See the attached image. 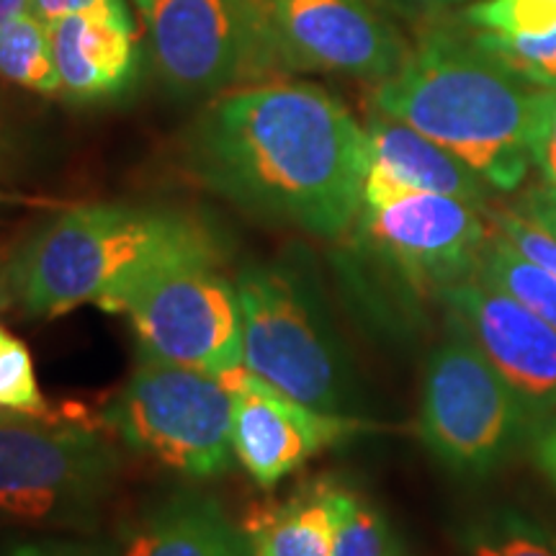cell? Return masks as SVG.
Returning a JSON list of instances; mask_svg holds the SVG:
<instances>
[{"instance_id":"obj_34","label":"cell","mask_w":556,"mask_h":556,"mask_svg":"<svg viewBox=\"0 0 556 556\" xmlns=\"http://www.w3.org/2000/svg\"><path fill=\"white\" fill-rule=\"evenodd\" d=\"M13 309L11 287H9V261H0V312Z\"/></svg>"},{"instance_id":"obj_29","label":"cell","mask_w":556,"mask_h":556,"mask_svg":"<svg viewBox=\"0 0 556 556\" xmlns=\"http://www.w3.org/2000/svg\"><path fill=\"white\" fill-rule=\"evenodd\" d=\"M520 212L528 214L533 222H539L541 227L548 229V232L556 238V189L548 184L533 186L520 201Z\"/></svg>"},{"instance_id":"obj_13","label":"cell","mask_w":556,"mask_h":556,"mask_svg":"<svg viewBox=\"0 0 556 556\" xmlns=\"http://www.w3.org/2000/svg\"><path fill=\"white\" fill-rule=\"evenodd\" d=\"M438 299L446 304L451 323L475 340L516 389L539 426L556 420V328L477 276Z\"/></svg>"},{"instance_id":"obj_10","label":"cell","mask_w":556,"mask_h":556,"mask_svg":"<svg viewBox=\"0 0 556 556\" xmlns=\"http://www.w3.org/2000/svg\"><path fill=\"white\" fill-rule=\"evenodd\" d=\"M356 240L364 253L415 294H435L477 276L492 238L484 208L443 193H407L361 206Z\"/></svg>"},{"instance_id":"obj_30","label":"cell","mask_w":556,"mask_h":556,"mask_svg":"<svg viewBox=\"0 0 556 556\" xmlns=\"http://www.w3.org/2000/svg\"><path fill=\"white\" fill-rule=\"evenodd\" d=\"M533 462L556 486V420H548L531 438Z\"/></svg>"},{"instance_id":"obj_19","label":"cell","mask_w":556,"mask_h":556,"mask_svg":"<svg viewBox=\"0 0 556 556\" xmlns=\"http://www.w3.org/2000/svg\"><path fill=\"white\" fill-rule=\"evenodd\" d=\"M477 278L518 299L523 307L536 312L541 319L556 328V276L528 261L495 227L479 261Z\"/></svg>"},{"instance_id":"obj_26","label":"cell","mask_w":556,"mask_h":556,"mask_svg":"<svg viewBox=\"0 0 556 556\" xmlns=\"http://www.w3.org/2000/svg\"><path fill=\"white\" fill-rule=\"evenodd\" d=\"M531 165L556 189V88H536L531 116Z\"/></svg>"},{"instance_id":"obj_27","label":"cell","mask_w":556,"mask_h":556,"mask_svg":"<svg viewBox=\"0 0 556 556\" xmlns=\"http://www.w3.org/2000/svg\"><path fill=\"white\" fill-rule=\"evenodd\" d=\"M29 11L45 24L70 16H131L124 0H29Z\"/></svg>"},{"instance_id":"obj_6","label":"cell","mask_w":556,"mask_h":556,"mask_svg":"<svg viewBox=\"0 0 556 556\" xmlns=\"http://www.w3.org/2000/svg\"><path fill=\"white\" fill-rule=\"evenodd\" d=\"M116 477L119 456L96 430L0 413V528L88 531Z\"/></svg>"},{"instance_id":"obj_31","label":"cell","mask_w":556,"mask_h":556,"mask_svg":"<svg viewBox=\"0 0 556 556\" xmlns=\"http://www.w3.org/2000/svg\"><path fill=\"white\" fill-rule=\"evenodd\" d=\"M379 3L392 5V9L402 13H413V16H428V13L446 11L464 3H477V0H379Z\"/></svg>"},{"instance_id":"obj_28","label":"cell","mask_w":556,"mask_h":556,"mask_svg":"<svg viewBox=\"0 0 556 556\" xmlns=\"http://www.w3.org/2000/svg\"><path fill=\"white\" fill-rule=\"evenodd\" d=\"M0 556H111V552L99 544H86V541L34 539L13 541L0 552Z\"/></svg>"},{"instance_id":"obj_9","label":"cell","mask_w":556,"mask_h":556,"mask_svg":"<svg viewBox=\"0 0 556 556\" xmlns=\"http://www.w3.org/2000/svg\"><path fill=\"white\" fill-rule=\"evenodd\" d=\"M165 86L214 96L281 70L261 0H137Z\"/></svg>"},{"instance_id":"obj_15","label":"cell","mask_w":556,"mask_h":556,"mask_svg":"<svg viewBox=\"0 0 556 556\" xmlns=\"http://www.w3.org/2000/svg\"><path fill=\"white\" fill-rule=\"evenodd\" d=\"M47 26L62 96L106 101L137 80L139 45L131 16H70Z\"/></svg>"},{"instance_id":"obj_32","label":"cell","mask_w":556,"mask_h":556,"mask_svg":"<svg viewBox=\"0 0 556 556\" xmlns=\"http://www.w3.org/2000/svg\"><path fill=\"white\" fill-rule=\"evenodd\" d=\"M13 155V127L9 119L5 103L0 101V173L9 168V160Z\"/></svg>"},{"instance_id":"obj_11","label":"cell","mask_w":556,"mask_h":556,"mask_svg":"<svg viewBox=\"0 0 556 556\" xmlns=\"http://www.w3.org/2000/svg\"><path fill=\"white\" fill-rule=\"evenodd\" d=\"M281 70L384 80L409 47L374 0H261Z\"/></svg>"},{"instance_id":"obj_7","label":"cell","mask_w":556,"mask_h":556,"mask_svg":"<svg viewBox=\"0 0 556 556\" xmlns=\"http://www.w3.org/2000/svg\"><path fill=\"white\" fill-rule=\"evenodd\" d=\"M232 407L227 379L142 351L111 422L137 454L178 475L212 479L235 462Z\"/></svg>"},{"instance_id":"obj_22","label":"cell","mask_w":556,"mask_h":556,"mask_svg":"<svg viewBox=\"0 0 556 556\" xmlns=\"http://www.w3.org/2000/svg\"><path fill=\"white\" fill-rule=\"evenodd\" d=\"M464 21L469 29L497 37H544L556 31V0H477Z\"/></svg>"},{"instance_id":"obj_25","label":"cell","mask_w":556,"mask_h":556,"mask_svg":"<svg viewBox=\"0 0 556 556\" xmlns=\"http://www.w3.org/2000/svg\"><path fill=\"white\" fill-rule=\"evenodd\" d=\"M490 222L507 242H513L528 261L556 276V238L520 208L490 206Z\"/></svg>"},{"instance_id":"obj_35","label":"cell","mask_w":556,"mask_h":556,"mask_svg":"<svg viewBox=\"0 0 556 556\" xmlns=\"http://www.w3.org/2000/svg\"><path fill=\"white\" fill-rule=\"evenodd\" d=\"M405 556H407V554H405Z\"/></svg>"},{"instance_id":"obj_14","label":"cell","mask_w":556,"mask_h":556,"mask_svg":"<svg viewBox=\"0 0 556 556\" xmlns=\"http://www.w3.org/2000/svg\"><path fill=\"white\" fill-rule=\"evenodd\" d=\"M366 142L364 206L389 204L407 193H443L490 212V184L409 124L374 109L366 122Z\"/></svg>"},{"instance_id":"obj_21","label":"cell","mask_w":556,"mask_h":556,"mask_svg":"<svg viewBox=\"0 0 556 556\" xmlns=\"http://www.w3.org/2000/svg\"><path fill=\"white\" fill-rule=\"evenodd\" d=\"M332 556H405V546L371 500L338 482Z\"/></svg>"},{"instance_id":"obj_12","label":"cell","mask_w":556,"mask_h":556,"mask_svg":"<svg viewBox=\"0 0 556 556\" xmlns=\"http://www.w3.org/2000/svg\"><path fill=\"white\" fill-rule=\"evenodd\" d=\"M222 379L235 392V458L261 490H270L309 458L366 430L356 415L302 405L253 377L245 366Z\"/></svg>"},{"instance_id":"obj_24","label":"cell","mask_w":556,"mask_h":556,"mask_svg":"<svg viewBox=\"0 0 556 556\" xmlns=\"http://www.w3.org/2000/svg\"><path fill=\"white\" fill-rule=\"evenodd\" d=\"M475 37L528 86L556 88V31L544 37H497L475 31Z\"/></svg>"},{"instance_id":"obj_2","label":"cell","mask_w":556,"mask_h":556,"mask_svg":"<svg viewBox=\"0 0 556 556\" xmlns=\"http://www.w3.org/2000/svg\"><path fill=\"white\" fill-rule=\"evenodd\" d=\"M533 93L471 29L428 26L405 62L377 83L371 103L454 152L492 191L507 193L523 186L531 168Z\"/></svg>"},{"instance_id":"obj_4","label":"cell","mask_w":556,"mask_h":556,"mask_svg":"<svg viewBox=\"0 0 556 556\" xmlns=\"http://www.w3.org/2000/svg\"><path fill=\"white\" fill-rule=\"evenodd\" d=\"M242 366L302 405L351 415L356 379L317 289L287 263H253L235 278Z\"/></svg>"},{"instance_id":"obj_5","label":"cell","mask_w":556,"mask_h":556,"mask_svg":"<svg viewBox=\"0 0 556 556\" xmlns=\"http://www.w3.org/2000/svg\"><path fill=\"white\" fill-rule=\"evenodd\" d=\"M539 428L516 389L451 323L422 371L417 430L430 456L451 475L482 479L505 467Z\"/></svg>"},{"instance_id":"obj_20","label":"cell","mask_w":556,"mask_h":556,"mask_svg":"<svg viewBox=\"0 0 556 556\" xmlns=\"http://www.w3.org/2000/svg\"><path fill=\"white\" fill-rule=\"evenodd\" d=\"M469 556H556V528L516 507H500L469 526Z\"/></svg>"},{"instance_id":"obj_17","label":"cell","mask_w":556,"mask_h":556,"mask_svg":"<svg viewBox=\"0 0 556 556\" xmlns=\"http://www.w3.org/2000/svg\"><path fill=\"white\" fill-rule=\"evenodd\" d=\"M338 482L319 479L278 505H263L242 526L253 556H332Z\"/></svg>"},{"instance_id":"obj_3","label":"cell","mask_w":556,"mask_h":556,"mask_svg":"<svg viewBox=\"0 0 556 556\" xmlns=\"http://www.w3.org/2000/svg\"><path fill=\"white\" fill-rule=\"evenodd\" d=\"M219 242L191 214L163 206L86 204L45 222L9 258L13 309L60 317L83 304L122 312L144 278Z\"/></svg>"},{"instance_id":"obj_16","label":"cell","mask_w":556,"mask_h":556,"mask_svg":"<svg viewBox=\"0 0 556 556\" xmlns=\"http://www.w3.org/2000/svg\"><path fill=\"white\" fill-rule=\"evenodd\" d=\"M122 556H253L217 497L178 492L139 520Z\"/></svg>"},{"instance_id":"obj_8","label":"cell","mask_w":556,"mask_h":556,"mask_svg":"<svg viewBox=\"0 0 556 556\" xmlns=\"http://www.w3.org/2000/svg\"><path fill=\"white\" fill-rule=\"evenodd\" d=\"M222 253L193 255L157 268L124 302L142 351L173 364L229 377L242 368V315Z\"/></svg>"},{"instance_id":"obj_33","label":"cell","mask_w":556,"mask_h":556,"mask_svg":"<svg viewBox=\"0 0 556 556\" xmlns=\"http://www.w3.org/2000/svg\"><path fill=\"white\" fill-rule=\"evenodd\" d=\"M29 11V0H0V26Z\"/></svg>"},{"instance_id":"obj_18","label":"cell","mask_w":556,"mask_h":556,"mask_svg":"<svg viewBox=\"0 0 556 556\" xmlns=\"http://www.w3.org/2000/svg\"><path fill=\"white\" fill-rule=\"evenodd\" d=\"M0 80L39 96H60L50 26L31 11L0 26Z\"/></svg>"},{"instance_id":"obj_1","label":"cell","mask_w":556,"mask_h":556,"mask_svg":"<svg viewBox=\"0 0 556 556\" xmlns=\"http://www.w3.org/2000/svg\"><path fill=\"white\" fill-rule=\"evenodd\" d=\"M186 160L229 204L323 240L351 232L364 206L366 127L309 83L222 93L191 124Z\"/></svg>"},{"instance_id":"obj_23","label":"cell","mask_w":556,"mask_h":556,"mask_svg":"<svg viewBox=\"0 0 556 556\" xmlns=\"http://www.w3.org/2000/svg\"><path fill=\"white\" fill-rule=\"evenodd\" d=\"M0 413L26 417L47 415V402L39 389L29 348L3 325H0Z\"/></svg>"}]
</instances>
